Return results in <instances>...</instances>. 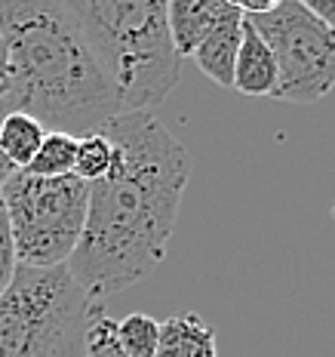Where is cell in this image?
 <instances>
[{
    "instance_id": "cell-1",
    "label": "cell",
    "mask_w": 335,
    "mask_h": 357,
    "mask_svg": "<svg viewBox=\"0 0 335 357\" xmlns=\"http://www.w3.org/2000/svg\"><path fill=\"white\" fill-rule=\"evenodd\" d=\"M114 148L111 173L86 185V222L68 274L95 299L136 287L166 256L191 158L148 111L117 114L99 126Z\"/></svg>"
},
{
    "instance_id": "cell-2",
    "label": "cell",
    "mask_w": 335,
    "mask_h": 357,
    "mask_svg": "<svg viewBox=\"0 0 335 357\" xmlns=\"http://www.w3.org/2000/svg\"><path fill=\"white\" fill-rule=\"evenodd\" d=\"M0 37L10 56V114L19 111L43 130L77 139L123 114L71 3L0 0Z\"/></svg>"
},
{
    "instance_id": "cell-3",
    "label": "cell",
    "mask_w": 335,
    "mask_h": 357,
    "mask_svg": "<svg viewBox=\"0 0 335 357\" xmlns=\"http://www.w3.org/2000/svg\"><path fill=\"white\" fill-rule=\"evenodd\" d=\"M99 71L123 114L160 105L178 84L182 56L166 25V0H68Z\"/></svg>"
},
{
    "instance_id": "cell-4",
    "label": "cell",
    "mask_w": 335,
    "mask_h": 357,
    "mask_svg": "<svg viewBox=\"0 0 335 357\" xmlns=\"http://www.w3.org/2000/svg\"><path fill=\"white\" fill-rule=\"evenodd\" d=\"M102 314V299L65 265L19 268L0 296V357H89V326Z\"/></svg>"
},
{
    "instance_id": "cell-5",
    "label": "cell",
    "mask_w": 335,
    "mask_h": 357,
    "mask_svg": "<svg viewBox=\"0 0 335 357\" xmlns=\"http://www.w3.org/2000/svg\"><path fill=\"white\" fill-rule=\"evenodd\" d=\"M19 268L68 265L86 222V182L40 178L16 169L0 188Z\"/></svg>"
},
{
    "instance_id": "cell-6",
    "label": "cell",
    "mask_w": 335,
    "mask_h": 357,
    "mask_svg": "<svg viewBox=\"0 0 335 357\" xmlns=\"http://www.w3.org/2000/svg\"><path fill=\"white\" fill-rule=\"evenodd\" d=\"M277 62L274 99L314 105L335 89V31L304 0H277L262 16H247Z\"/></svg>"
},
{
    "instance_id": "cell-7",
    "label": "cell",
    "mask_w": 335,
    "mask_h": 357,
    "mask_svg": "<svg viewBox=\"0 0 335 357\" xmlns=\"http://www.w3.org/2000/svg\"><path fill=\"white\" fill-rule=\"evenodd\" d=\"M231 86L240 96H249V99H265V96L274 99V89H277V62H274L267 43L247 16H243L240 28V50H237Z\"/></svg>"
},
{
    "instance_id": "cell-8",
    "label": "cell",
    "mask_w": 335,
    "mask_h": 357,
    "mask_svg": "<svg viewBox=\"0 0 335 357\" xmlns=\"http://www.w3.org/2000/svg\"><path fill=\"white\" fill-rule=\"evenodd\" d=\"M234 10L237 3H228V0H173L166 3V25L176 53L194 56L200 40Z\"/></svg>"
},
{
    "instance_id": "cell-9",
    "label": "cell",
    "mask_w": 335,
    "mask_h": 357,
    "mask_svg": "<svg viewBox=\"0 0 335 357\" xmlns=\"http://www.w3.org/2000/svg\"><path fill=\"white\" fill-rule=\"evenodd\" d=\"M240 28H243V10L237 6L228 19H221L200 40V47L191 56L197 62V68L219 86H231V80H234V62H237V50H240Z\"/></svg>"
},
{
    "instance_id": "cell-10",
    "label": "cell",
    "mask_w": 335,
    "mask_h": 357,
    "mask_svg": "<svg viewBox=\"0 0 335 357\" xmlns=\"http://www.w3.org/2000/svg\"><path fill=\"white\" fill-rule=\"evenodd\" d=\"M154 357H219L215 333L200 314H173L160 321Z\"/></svg>"
},
{
    "instance_id": "cell-11",
    "label": "cell",
    "mask_w": 335,
    "mask_h": 357,
    "mask_svg": "<svg viewBox=\"0 0 335 357\" xmlns=\"http://www.w3.org/2000/svg\"><path fill=\"white\" fill-rule=\"evenodd\" d=\"M43 136L47 130L28 114L13 111V114L0 117V151L13 163V169H25L34 160L37 148L43 145Z\"/></svg>"
},
{
    "instance_id": "cell-12",
    "label": "cell",
    "mask_w": 335,
    "mask_h": 357,
    "mask_svg": "<svg viewBox=\"0 0 335 357\" xmlns=\"http://www.w3.org/2000/svg\"><path fill=\"white\" fill-rule=\"evenodd\" d=\"M74 158H77V136H68V132H47L43 145L37 148L34 160L25 167V173L40 176V178L74 176Z\"/></svg>"
},
{
    "instance_id": "cell-13",
    "label": "cell",
    "mask_w": 335,
    "mask_h": 357,
    "mask_svg": "<svg viewBox=\"0 0 335 357\" xmlns=\"http://www.w3.org/2000/svg\"><path fill=\"white\" fill-rule=\"evenodd\" d=\"M157 336H160V321L141 314V311L114 321V342L123 357H154Z\"/></svg>"
},
{
    "instance_id": "cell-14",
    "label": "cell",
    "mask_w": 335,
    "mask_h": 357,
    "mask_svg": "<svg viewBox=\"0 0 335 357\" xmlns=\"http://www.w3.org/2000/svg\"><path fill=\"white\" fill-rule=\"evenodd\" d=\"M111 163H114V148H111V142L99 130L77 139L74 176H77L80 182L93 185V182H99V178H105L111 173Z\"/></svg>"
},
{
    "instance_id": "cell-15",
    "label": "cell",
    "mask_w": 335,
    "mask_h": 357,
    "mask_svg": "<svg viewBox=\"0 0 335 357\" xmlns=\"http://www.w3.org/2000/svg\"><path fill=\"white\" fill-rule=\"evenodd\" d=\"M86 351H89V357H123L114 342V321H111V317L102 314L93 321L89 336H86Z\"/></svg>"
},
{
    "instance_id": "cell-16",
    "label": "cell",
    "mask_w": 335,
    "mask_h": 357,
    "mask_svg": "<svg viewBox=\"0 0 335 357\" xmlns=\"http://www.w3.org/2000/svg\"><path fill=\"white\" fill-rule=\"evenodd\" d=\"M16 271H19V262H16V250H13L10 222H6V210H3V204H0V296L13 284Z\"/></svg>"
},
{
    "instance_id": "cell-17",
    "label": "cell",
    "mask_w": 335,
    "mask_h": 357,
    "mask_svg": "<svg viewBox=\"0 0 335 357\" xmlns=\"http://www.w3.org/2000/svg\"><path fill=\"white\" fill-rule=\"evenodd\" d=\"M10 114V56H6V43L0 37V117Z\"/></svg>"
},
{
    "instance_id": "cell-18",
    "label": "cell",
    "mask_w": 335,
    "mask_h": 357,
    "mask_svg": "<svg viewBox=\"0 0 335 357\" xmlns=\"http://www.w3.org/2000/svg\"><path fill=\"white\" fill-rule=\"evenodd\" d=\"M304 6H308L323 25H329L335 31V0H304Z\"/></svg>"
},
{
    "instance_id": "cell-19",
    "label": "cell",
    "mask_w": 335,
    "mask_h": 357,
    "mask_svg": "<svg viewBox=\"0 0 335 357\" xmlns=\"http://www.w3.org/2000/svg\"><path fill=\"white\" fill-rule=\"evenodd\" d=\"M13 173H16V169H13V163L3 158V151H0V188H3V185H6V178H10Z\"/></svg>"
}]
</instances>
